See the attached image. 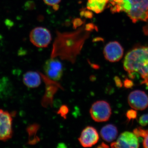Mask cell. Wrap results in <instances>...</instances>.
Segmentation results:
<instances>
[{"instance_id": "9c48e42d", "label": "cell", "mask_w": 148, "mask_h": 148, "mask_svg": "<svg viewBox=\"0 0 148 148\" xmlns=\"http://www.w3.org/2000/svg\"><path fill=\"white\" fill-rule=\"evenodd\" d=\"M128 103L134 110H143L148 106V95L143 90H134L128 95Z\"/></svg>"}, {"instance_id": "277c9868", "label": "cell", "mask_w": 148, "mask_h": 148, "mask_svg": "<svg viewBox=\"0 0 148 148\" xmlns=\"http://www.w3.org/2000/svg\"><path fill=\"white\" fill-rule=\"evenodd\" d=\"M90 116L96 122H104L108 121L112 114L110 104L104 101H98L93 103L89 111Z\"/></svg>"}, {"instance_id": "e0dca14e", "label": "cell", "mask_w": 148, "mask_h": 148, "mask_svg": "<svg viewBox=\"0 0 148 148\" xmlns=\"http://www.w3.org/2000/svg\"><path fill=\"white\" fill-rule=\"evenodd\" d=\"M69 110L68 107L66 106H61V108L58 111V113L61 115V116L64 117L66 116L69 112Z\"/></svg>"}, {"instance_id": "ffe728a7", "label": "cell", "mask_w": 148, "mask_h": 148, "mask_svg": "<svg viewBox=\"0 0 148 148\" xmlns=\"http://www.w3.org/2000/svg\"><path fill=\"white\" fill-rule=\"evenodd\" d=\"M143 138V147L144 148H148V130H146L145 135Z\"/></svg>"}, {"instance_id": "5b68a950", "label": "cell", "mask_w": 148, "mask_h": 148, "mask_svg": "<svg viewBox=\"0 0 148 148\" xmlns=\"http://www.w3.org/2000/svg\"><path fill=\"white\" fill-rule=\"evenodd\" d=\"M30 41L37 47H47L51 40V36L47 29L42 27H37L30 32Z\"/></svg>"}, {"instance_id": "4fadbf2b", "label": "cell", "mask_w": 148, "mask_h": 148, "mask_svg": "<svg viewBox=\"0 0 148 148\" xmlns=\"http://www.w3.org/2000/svg\"><path fill=\"white\" fill-rule=\"evenodd\" d=\"M118 134L117 128L113 124H108L103 126L100 131L101 138L108 143H110L115 140Z\"/></svg>"}, {"instance_id": "ac0fdd59", "label": "cell", "mask_w": 148, "mask_h": 148, "mask_svg": "<svg viewBox=\"0 0 148 148\" xmlns=\"http://www.w3.org/2000/svg\"><path fill=\"white\" fill-rule=\"evenodd\" d=\"M123 84H124V87L127 88H131L134 86V84L132 82V80L128 79H126L125 80Z\"/></svg>"}, {"instance_id": "44dd1931", "label": "cell", "mask_w": 148, "mask_h": 148, "mask_svg": "<svg viewBox=\"0 0 148 148\" xmlns=\"http://www.w3.org/2000/svg\"><path fill=\"white\" fill-rule=\"evenodd\" d=\"M83 24V21L80 18H77L75 19L73 21V27L75 29H76L77 27L81 26Z\"/></svg>"}, {"instance_id": "7402d4cb", "label": "cell", "mask_w": 148, "mask_h": 148, "mask_svg": "<svg viewBox=\"0 0 148 148\" xmlns=\"http://www.w3.org/2000/svg\"><path fill=\"white\" fill-rule=\"evenodd\" d=\"M81 14H82V16H84L88 18H91L92 17V12L88 10L83 11L81 13Z\"/></svg>"}, {"instance_id": "d4e9b609", "label": "cell", "mask_w": 148, "mask_h": 148, "mask_svg": "<svg viewBox=\"0 0 148 148\" xmlns=\"http://www.w3.org/2000/svg\"><path fill=\"white\" fill-rule=\"evenodd\" d=\"M123 1V0H109V1L111 3L112 5L114 6L116 4L122 2Z\"/></svg>"}, {"instance_id": "603a6c76", "label": "cell", "mask_w": 148, "mask_h": 148, "mask_svg": "<svg viewBox=\"0 0 148 148\" xmlns=\"http://www.w3.org/2000/svg\"><path fill=\"white\" fill-rule=\"evenodd\" d=\"M114 80L115 84L117 87L121 88L123 86L121 80L119 77L117 76L115 77Z\"/></svg>"}, {"instance_id": "ba28073f", "label": "cell", "mask_w": 148, "mask_h": 148, "mask_svg": "<svg viewBox=\"0 0 148 148\" xmlns=\"http://www.w3.org/2000/svg\"><path fill=\"white\" fill-rule=\"evenodd\" d=\"M140 146L138 137L134 133L124 132L119 135L116 142L111 143L112 148H137Z\"/></svg>"}, {"instance_id": "cb8c5ba5", "label": "cell", "mask_w": 148, "mask_h": 148, "mask_svg": "<svg viewBox=\"0 0 148 148\" xmlns=\"http://www.w3.org/2000/svg\"><path fill=\"white\" fill-rule=\"evenodd\" d=\"M95 26L92 24H88L86 26L85 29L86 31L90 32L91 30H92Z\"/></svg>"}, {"instance_id": "7a4b0ae2", "label": "cell", "mask_w": 148, "mask_h": 148, "mask_svg": "<svg viewBox=\"0 0 148 148\" xmlns=\"http://www.w3.org/2000/svg\"><path fill=\"white\" fill-rule=\"evenodd\" d=\"M124 70L130 78L134 79L137 75L143 79L141 84L148 80V47L134 49L127 53L123 62Z\"/></svg>"}, {"instance_id": "8992f818", "label": "cell", "mask_w": 148, "mask_h": 148, "mask_svg": "<svg viewBox=\"0 0 148 148\" xmlns=\"http://www.w3.org/2000/svg\"><path fill=\"white\" fill-rule=\"evenodd\" d=\"M12 117L8 112L0 109V140L7 141L13 136Z\"/></svg>"}, {"instance_id": "2e32d148", "label": "cell", "mask_w": 148, "mask_h": 148, "mask_svg": "<svg viewBox=\"0 0 148 148\" xmlns=\"http://www.w3.org/2000/svg\"><path fill=\"white\" fill-rule=\"evenodd\" d=\"M137 112L133 110H128L126 113V116L129 121L135 119L137 117Z\"/></svg>"}, {"instance_id": "484cf974", "label": "cell", "mask_w": 148, "mask_h": 148, "mask_svg": "<svg viewBox=\"0 0 148 148\" xmlns=\"http://www.w3.org/2000/svg\"><path fill=\"white\" fill-rule=\"evenodd\" d=\"M144 84H145L147 85V86L148 87V80L147 81H146L144 83Z\"/></svg>"}, {"instance_id": "6da1fadb", "label": "cell", "mask_w": 148, "mask_h": 148, "mask_svg": "<svg viewBox=\"0 0 148 148\" xmlns=\"http://www.w3.org/2000/svg\"><path fill=\"white\" fill-rule=\"evenodd\" d=\"M89 35L84 28L70 33L57 32L51 58L59 57L74 64Z\"/></svg>"}, {"instance_id": "7c38bea8", "label": "cell", "mask_w": 148, "mask_h": 148, "mask_svg": "<svg viewBox=\"0 0 148 148\" xmlns=\"http://www.w3.org/2000/svg\"><path fill=\"white\" fill-rule=\"evenodd\" d=\"M23 81L27 87L36 88L41 83V78L40 74L37 72L29 71L24 74Z\"/></svg>"}, {"instance_id": "30bf717a", "label": "cell", "mask_w": 148, "mask_h": 148, "mask_svg": "<svg viewBox=\"0 0 148 148\" xmlns=\"http://www.w3.org/2000/svg\"><path fill=\"white\" fill-rule=\"evenodd\" d=\"M99 140L98 131L92 126H87L83 129L78 138L81 145L85 148L91 147Z\"/></svg>"}, {"instance_id": "3957f363", "label": "cell", "mask_w": 148, "mask_h": 148, "mask_svg": "<svg viewBox=\"0 0 148 148\" xmlns=\"http://www.w3.org/2000/svg\"><path fill=\"white\" fill-rule=\"evenodd\" d=\"M114 12H124L133 23L148 20V0H123L111 8Z\"/></svg>"}, {"instance_id": "9a60e30c", "label": "cell", "mask_w": 148, "mask_h": 148, "mask_svg": "<svg viewBox=\"0 0 148 148\" xmlns=\"http://www.w3.org/2000/svg\"><path fill=\"white\" fill-rule=\"evenodd\" d=\"M139 124L142 126H146L148 125V114H143L139 119Z\"/></svg>"}, {"instance_id": "5bb4252c", "label": "cell", "mask_w": 148, "mask_h": 148, "mask_svg": "<svg viewBox=\"0 0 148 148\" xmlns=\"http://www.w3.org/2000/svg\"><path fill=\"white\" fill-rule=\"evenodd\" d=\"M109 0H88L87 8L96 13L102 12L108 3Z\"/></svg>"}, {"instance_id": "8fae6325", "label": "cell", "mask_w": 148, "mask_h": 148, "mask_svg": "<svg viewBox=\"0 0 148 148\" xmlns=\"http://www.w3.org/2000/svg\"><path fill=\"white\" fill-rule=\"evenodd\" d=\"M104 57L110 62L120 61L123 55V49L121 45L116 41H112L106 45L103 50Z\"/></svg>"}, {"instance_id": "d6986e66", "label": "cell", "mask_w": 148, "mask_h": 148, "mask_svg": "<svg viewBox=\"0 0 148 148\" xmlns=\"http://www.w3.org/2000/svg\"><path fill=\"white\" fill-rule=\"evenodd\" d=\"M43 1L47 5L53 6L58 4L61 0H43Z\"/></svg>"}, {"instance_id": "52a82bcc", "label": "cell", "mask_w": 148, "mask_h": 148, "mask_svg": "<svg viewBox=\"0 0 148 148\" xmlns=\"http://www.w3.org/2000/svg\"><path fill=\"white\" fill-rule=\"evenodd\" d=\"M43 69L46 75L53 80L59 81L63 75V65L57 58H51L47 60Z\"/></svg>"}]
</instances>
